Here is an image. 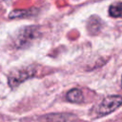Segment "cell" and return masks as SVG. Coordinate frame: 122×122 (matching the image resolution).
<instances>
[{"label": "cell", "instance_id": "cell-1", "mask_svg": "<svg viewBox=\"0 0 122 122\" xmlns=\"http://www.w3.org/2000/svg\"><path fill=\"white\" fill-rule=\"evenodd\" d=\"M122 105V96L120 95H110L103 99L98 106V113L101 115L109 114L114 112Z\"/></svg>", "mask_w": 122, "mask_h": 122}, {"label": "cell", "instance_id": "cell-2", "mask_svg": "<svg viewBox=\"0 0 122 122\" xmlns=\"http://www.w3.org/2000/svg\"><path fill=\"white\" fill-rule=\"evenodd\" d=\"M33 74H34V70L30 69V68L14 71L9 75V84L10 87L13 88V87L19 85L20 83L24 82L26 79L31 77Z\"/></svg>", "mask_w": 122, "mask_h": 122}, {"label": "cell", "instance_id": "cell-3", "mask_svg": "<svg viewBox=\"0 0 122 122\" xmlns=\"http://www.w3.org/2000/svg\"><path fill=\"white\" fill-rule=\"evenodd\" d=\"M67 99L72 103H79L83 100V93L79 89H72L67 93Z\"/></svg>", "mask_w": 122, "mask_h": 122}, {"label": "cell", "instance_id": "cell-4", "mask_svg": "<svg viewBox=\"0 0 122 122\" xmlns=\"http://www.w3.org/2000/svg\"><path fill=\"white\" fill-rule=\"evenodd\" d=\"M109 14L112 17H122V2L112 4L109 9Z\"/></svg>", "mask_w": 122, "mask_h": 122}]
</instances>
